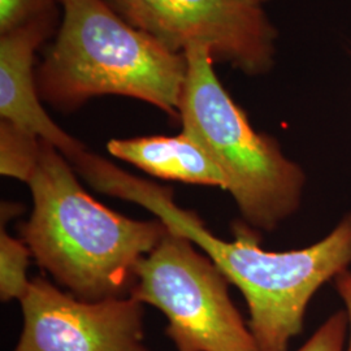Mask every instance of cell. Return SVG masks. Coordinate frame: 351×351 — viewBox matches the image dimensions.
I'll list each match as a JSON object with an SVG mask.
<instances>
[{"mask_svg": "<svg viewBox=\"0 0 351 351\" xmlns=\"http://www.w3.org/2000/svg\"><path fill=\"white\" fill-rule=\"evenodd\" d=\"M55 42L36 72L42 101L63 112L103 95L150 103L180 119L185 53L130 25L106 0H62Z\"/></svg>", "mask_w": 351, "mask_h": 351, "instance_id": "cell-2", "label": "cell"}, {"mask_svg": "<svg viewBox=\"0 0 351 351\" xmlns=\"http://www.w3.org/2000/svg\"><path fill=\"white\" fill-rule=\"evenodd\" d=\"M32 252L23 239H13L4 226L0 230V300L21 301L29 289L27 268Z\"/></svg>", "mask_w": 351, "mask_h": 351, "instance_id": "cell-11", "label": "cell"}, {"mask_svg": "<svg viewBox=\"0 0 351 351\" xmlns=\"http://www.w3.org/2000/svg\"><path fill=\"white\" fill-rule=\"evenodd\" d=\"M56 1H58V3H62V0H56Z\"/></svg>", "mask_w": 351, "mask_h": 351, "instance_id": "cell-17", "label": "cell"}, {"mask_svg": "<svg viewBox=\"0 0 351 351\" xmlns=\"http://www.w3.org/2000/svg\"><path fill=\"white\" fill-rule=\"evenodd\" d=\"M56 0H0V34H8L36 20L55 16Z\"/></svg>", "mask_w": 351, "mask_h": 351, "instance_id": "cell-12", "label": "cell"}, {"mask_svg": "<svg viewBox=\"0 0 351 351\" xmlns=\"http://www.w3.org/2000/svg\"><path fill=\"white\" fill-rule=\"evenodd\" d=\"M23 208L17 203H11V202H1V223H7L11 217L17 216L21 213Z\"/></svg>", "mask_w": 351, "mask_h": 351, "instance_id": "cell-15", "label": "cell"}, {"mask_svg": "<svg viewBox=\"0 0 351 351\" xmlns=\"http://www.w3.org/2000/svg\"><path fill=\"white\" fill-rule=\"evenodd\" d=\"M349 332L346 311L332 315L297 351H345Z\"/></svg>", "mask_w": 351, "mask_h": 351, "instance_id": "cell-13", "label": "cell"}, {"mask_svg": "<svg viewBox=\"0 0 351 351\" xmlns=\"http://www.w3.org/2000/svg\"><path fill=\"white\" fill-rule=\"evenodd\" d=\"M42 147V139L10 121L0 123V173L26 182L30 180Z\"/></svg>", "mask_w": 351, "mask_h": 351, "instance_id": "cell-10", "label": "cell"}, {"mask_svg": "<svg viewBox=\"0 0 351 351\" xmlns=\"http://www.w3.org/2000/svg\"><path fill=\"white\" fill-rule=\"evenodd\" d=\"M106 1L172 52L185 53L193 45H204L213 62L252 75L267 73L275 63L276 29L254 0Z\"/></svg>", "mask_w": 351, "mask_h": 351, "instance_id": "cell-6", "label": "cell"}, {"mask_svg": "<svg viewBox=\"0 0 351 351\" xmlns=\"http://www.w3.org/2000/svg\"><path fill=\"white\" fill-rule=\"evenodd\" d=\"M152 213L169 229L191 239L213 259L247 303L249 328L259 351H289L303 330L315 293L351 264V213L326 239L300 250H263L245 224H234L232 241L216 237L191 211L162 195Z\"/></svg>", "mask_w": 351, "mask_h": 351, "instance_id": "cell-3", "label": "cell"}, {"mask_svg": "<svg viewBox=\"0 0 351 351\" xmlns=\"http://www.w3.org/2000/svg\"><path fill=\"white\" fill-rule=\"evenodd\" d=\"M185 55L188 73L178 108L182 133L217 165L245 221L275 230L300 208L306 176L276 139L254 130L219 81L208 47L193 45Z\"/></svg>", "mask_w": 351, "mask_h": 351, "instance_id": "cell-4", "label": "cell"}, {"mask_svg": "<svg viewBox=\"0 0 351 351\" xmlns=\"http://www.w3.org/2000/svg\"><path fill=\"white\" fill-rule=\"evenodd\" d=\"M27 185L33 213L19 232L36 263L78 300L129 297L139 261L168 226L159 219L126 217L95 201L69 160L45 139Z\"/></svg>", "mask_w": 351, "mask_h": 351, "instance_id": "cell-1", "label": "cell"}, {"mask_svg": "<svg viewBox=\"0 0 351 351\" xmlns=\"http://www.w3.org/2000/svg\"><path fill=\"white\" fill-rule=\"evenodd\" d=\"M335 280H336V289L339 291V295L345 303V307H346L345 311L349 322V339H348L345 351H351V272L343 271Z\"/></svg>", "mask_w": 351, "mask_h": 351, "instance_id": "cell-14", "label": "cell"}, {"mask_svg": "<svg viewBox=\"0 0 351 351\" xmlns=\"http://www.w3.org/2000/svg\"><path fill=\"white\" fill-rule=\"evenodd\" d=\"M53 19H39L0 38V117L47 141L71 162L86 147L42 107L33 71L34 52L49 37Z\"/></svg>", "mask_w": 351, "mask_h": 351, "instance_id": "cell-8", "label": "cell"}, {"mask_svg": "<svg viewBox=\"0 0 351 351\" xmlns=\"http://www.w3.org/2000/svg\"><path fill=\"white\" fill-rule=\"evenodd\" d=\"M20 303L24 326L12 351H151L145 307L133 297L82 301L37 276Z\"/></svg>", "mask_w": 351, "mask_h": 351, "instance_id": "cell-7", "label": "cell"}, {"mask_svg": "<svg viewBox=\"0 0 351 351\" xmlns=\"http://www.w3.org/2000/svg\"><path fill=\"white\" fill-rule=\"evenodd\" d=\"M107 151L156 178L226 190V178L217 165L182 132L176 137L111 139Z\"/></svg>", "mask_w": 351, "mask_h": 351, "instance_id": "cell-9", "label": "cell"}, {"mask_svg": "<svg viewBox=\"0 0 351 351\" xmlns=\"http://www.w3.org/2000/svg\"><path fill=\"white\" fill-rule=\"evenodd\" d=\"M229 280L191 239L168 228L136 268L129 297L160 310L177 351H259Z\"/></svg>", "mask_w": 351, "mask_h": 351, "instance_id": "cell-5", "label": "cell"}, {"mask_svg": "<svg viewBox=\"0 0 351 351\" xmlns=\"http://www.w3.org/2000/svg\"><path fill=\"white\" fill-rule=\"evenodd\" d=\"M254 1H256V3H262L264 0H254Z\"/></svg>", "mask_w": 351, "mask_h": 351, "instance_id": "cell-16", "label": "cell"}]
</instances>
